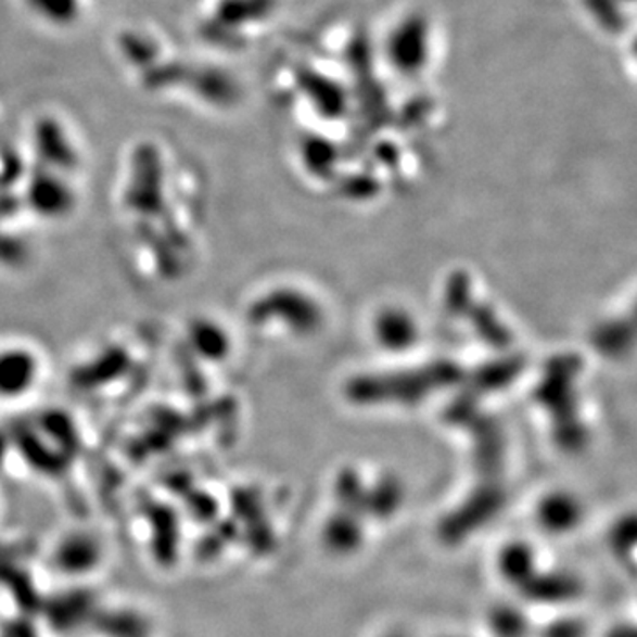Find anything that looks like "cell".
I'll list each match as a JSON object with an SVG mask.
<instances>
[{
	"instance_id": "cell-1",
	"label": "cell",
	"mask_w": 637,
	"mask_h": 637,
	"mask_svg": "<svg viewBox=\"0 0 637 637\" xmlns=\"http://www.w3.org/2000/svg\"><path fill=\"white\" fill-rule=\"evenodd\" d=\"M583 510L569 494H552L537 508V523L551 535H569L579 526Z\"/></svg>"
},
{
	"instance_id": "cell-2",
	"label": "cell",
	"mask_w": 637,
	"mask_h": 637,
	"mask_svg": "<svg viewBox=\"0 0 637 637\" xmlns=\"http://www.w3.org/2000/svg\"><path fill=\"white\" fill-rule=\"evenodd\" d=\"M496 569L501 579L507 585L523 586L532 585L535 577H538V560L535 552L527 546L512 544L499 552Z\"/></svg>"
},
{
	"instance_id": "cell-3",
	"label": "cell",
	"mask_w": 637,
	"mask_h": 637,
	"mask_svg": "<svg viewBox=\"0 0 637 637\" xmlns=\"http://www.w3.org/2000/svg\"><path fill=\"white\" fill-rule=\"evenodd\" d=\"M546 637H583V633H581L579 623L566 620V622L552 623L549 630H547Z\"/></svg>"
}]
</instances>
